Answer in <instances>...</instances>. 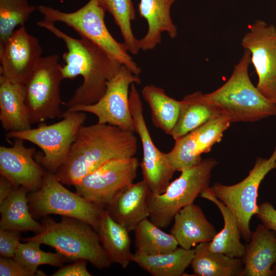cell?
I'll return each instance as SVG.
<instances>
[{
	"instance_id": "obj_1",
	"label": "cell",
	"mask_w": 276,
	"mask_h": 276,
	"mask_svg": "<svg viewBox=\"0 0 276 276\" xmlns=\"http://www.w3.org/2000/svg\"><path fill=\"white\" fill-rule=\"evenodd\" d=\"M137 147L134 132L108 124L83 125L55 175L63 185L75 186L109 160L133 157Z\"/></svg>"
},
{
	"instance_id": "obj_2",
	"label": "cell",
	"mask_w": 276,
	"mask_h": 276,
	"mask_svg": "<svg viewBox=\"0 0 276 276\" xmlns=\"http://www.w3.org/2000/svg\"><path fill=\"white\" fill-rule=\"evenodd\" d=\"M37 25L65 44L67 51L62 55L65 64L61 66L63 79H73L78 76L83 78L82 83L64 105L68 108L97 102L104 95L107 82L122 65L90 40L82 37L73 38L59 29L54 22L43 19Z\"/></svg>"
},
{
	"instance_id": "obj_3",
	"label": "cell",
	"mask_w": 276,
	"mask_h": 276,
	"mask_svg": "<svg viewBox=\"0 0 276 276\" xmlns=\"http://www.w3.org/2000/svg\"><path fill=\"white\" fill-rule=\"evenodd\" d=\"M250 54L244 50L228 80L215 90L204 94L219 115L231 123L255 122L276 116V104L267 100L251 82Z\"/></svg>"
},
{
	"instance_id": "obj_4",
	"label": "cell",
	"mask_w": 276,
	"mask_h": 276,
	"mask_svg": "<svg viewBox=\"0 0 276 276\" xmlns=\"http://www.w3.org/2000/svg\"><path fill=\"white\" fill-rule=\"evenodd\" d=\"M41 223L43 231L21 240L50 246L71 261L85 260L98 269L107 268L112 263L96 230L90 224L67 217L57 222L48 216L43 218Z\"/></svg>"
},
{
	"instance_id": "obj_5",
	"label": "cell",
	"mask_w": 276,
	"mask_h": 276,
	"mask_svg": "<svg viewBox=\"0 0 276 276\" xmlns=\"http://www.w3.org/2000/svg\"><path fill=\"white\" fill-rule=\"evenodd\" d=\"M37 10L45 20L61 22L73 29L80 36L90 40L109 56L139 76L141 68L133 60L123 43L117 41L110 33L105 22L106 11L99 0H89L83 7L73 12H65L45 5Z\"/></svg>"
},
{
	"instance_id": "obj_6",
	"label": "cell",
	"mask_w": 276,
	"mask_h": 276,
	"mask_svg": "<svg viewBox=\"0 0 276 276\" xmlns=\"http://www.w3.org/2000/svg\"><path fill=\"white\" fill-rule=\"evenodd\" d=\"M213 158L202 159L198 164L181 171L162 194L155 195L149 190L147 205L149 218L158 227H168L175 214L209 187L212 172L217 165Z\"/></svg>"
},
{
	"instance_id": "obj_7",
	"label": "cell",
	"mask_w": 276,
	"mask_h": 276,
	"mask_svg": "<svg viewBox=\"0 0 276 276\" xmlns=\"http://www.w3.org/2000/svg\"><path fill=\"white\" fill-rule=\"evenodd\" d=\"M63 185L55 173L45 170L39 189L28 194L34 218L59 215L80 220L96 230L104 207L71 192Z\"/></svg>"
},
{
	"instance_id": "obj_8",
	"label": "cell",
	"mask_w": 276,
	"mask_h": 276,
	"mask_svg": "<svg viewBox=\"0 0 276 276\" xmlns=\"http://www.w3.org/2000/svg\"><path fill=\"white\" fill-rule=\"evenodd\" d=\"M63 119L50 125L20 131H9L7 139L19 138L39 147L43 154H36V160L47 171L56 173L65 162L77 132L86 119L85 112H63Z\"/></svg>"
},
{
	"instance_id": "obj_9",
	"label": "cell",
	"mask_w": 276,
	"mask_h": 276,
	"mask_svg": "<svg viewBox=\"0 0 276 276\" xmlns=\"http://www.w3.org/2000/svg\"><path fill=\"white\" fill-rule=\"evenodd\" d=\"M276 168V146L268 158L258 157L247 176L232 185L215 183L211 190L216 197L222 202L235 217L241 237L246 242L252 233L250 221L258 211L257 199L259 186L266 175Z\"/></svg>"
},
{
	"instance_id": "obj_10",
	"label": "cell",
	"mask_w": 276,
	"mask_h": 276,
	"mask_svg": "<svg viewBox=\"0 0 276 276\" xmlns=\"http://www.w3.org/2000/svg\"><path fill=\"white\" fill-rule=\"evenodd\" d=\"M61 66L57 54L42 57L24 84L25 103L32 124L62 117Z\"/></svg>"
},
{
	"instance_id": "obj_11",
	"label": "cell",
	"mask_w": 276,
	"mask_h": 276,
	"mask_svg": "<svg viewBox=\"0 0 276 276\" xmlns=\"http://www.w3.org/2000/svg\"><path fill=\"white\" fill-rule=\"evenodd\" d=\"M139 76L122 65L116 75L107 84L106 90L96 103L67 108L70 111L90 113L98 123L108 124L134 132V123L129 107V93L132 83L140 84Z\"/></svg>"
},
{
	"instance_id": "obj_12",
	"label": "cell",
	"mask_w": 276,
	"mask_h": 276,
	"mask_svg": "<svg viewBox=\"0 0 276 276\" xmlns=\"http://www.w3.org/2000/svg\"><path fill=\"white\" fill-rule=\"evenodd\" d=\"M140 164L135 157L109 160L74 186L76 192L103 207L133 183Z\"/></svg>"
},
{
	"instance_id": "obj_13",
	"label": "cell",
	"mask_w": 276,
	"mask_h": 276,
	"mask_svg": "<svg viewBox=\"0 0 276 276\" xmlns=\"http://www.w3.org/2000/svg\"><path fill=\"white\" fill-rule=\"evenodd\" d=\"M241 45L250 54L258 78L259 91L276 104V27L256 20L242 38Z\"/></svg>"
},
{
	"instance_id": "obj_14",
	"label": "cell",
	"mask_w": 276,
	"mask_h": 276,
	"mask_svg": "<svg viewBox=\"0 0 276 276\" xmlns=\"http://www.w3.org/2000/svg\"><path fill=\"white\" fill-rule=\"evenodd\" d=\"M129 107L137 133L141 141L143 157L141 164L143 179L149 191L155 195L163 193L171 182L175 172L168 158L153 142L143 113V104L135 85L130 86Z\"/></svg>"
},
{
	"instance_id": "obj_15",
	"label": "cell",
	"mask_w": 276,
	"mask_h": 276,
	"mask_svg": "<svg viewBox=\"0 0 276 276\" xmlns=\"http://www.w3.org/2000/svg\"><path fill=\"white\" fill-rule=\"evenodd\" d=\"M42 52L39 39L29 34L25 26L20 27L0 47V76L13 83L24 85Z\"/></svg>"
},
{
	"instance_id": "obj_16",
	"label": "cell",
	"mask_w": 276,
	"mask_h": 276,
	"mask_svg": "<svg viewBox=\"0 0 276 276\" xmlns=\"http://www.w3.org/2000/svg\"><path fill=\"white\" fill-rule=\"evenodd\" d=\"M14 139L12 146L0 147L1 175L29 193L36 191L41 185L45 170L35 160L34 148L26 147L21 139Z\"/></svg>"
},
{
	"instance_id": "obj_17",
	"label": "cell",
	"mask_w": 276,
	"mask_h": 276,
	"mask_svg": "<svg viewBox=\"0 0 276 276\" xmlns=\"http://www.w3.org/2000/svg\"><path fill=\"white\" fill-rule=\"evenodd\" d=\"M176 0H140L138 11L148 24L146 35L138 40L140 50H153L162 42V34L167 32L171 39L177 35V28L171 18V8Z\"/></svg>"
},
{
	"instance_id": "obj_18",
	"label": "cell",
	"mask_w": 276,
	"mask_h": 276,
	"mask_svg": "<svg viewBox=\"0 0 276 276\" xmlns=\"http://www.w3.org/2000/svg\"><path fill=\"white\" fill-rule=\"evenodd\" d=\"M248 242L242 258L244 266L241 276H271L276 263L275 232L259 224Z\"/></svg>"
},
{
	"instance_id": "obj_19",
	"label": "cell",
	"mask_w": 276,
	"mask_h": 276,
	"mask_svg": "<svg viewBox=\"0 0 276 276\" xmlns=\"http://www.w3.org/2000/svg\"><path fill=\"white\" fill-rule=\"evenodd\" d=\"M173 219L170 233L178 245L187 249L202 242H211L217 233L201 208L194 203L180 210Z\"/></svg>"
},
{
	"instance_id": "obj_20",
	"label": "cell",
	"mask_w": 276,
	"mask_h": 276,
	"mask_svg": "<svg viewBox=\"0 0 276 276\" xmlns=\"http://www.w3.org/2000/svg\"><path fill=\"white\" fill-rule=\"evenodd\" d=\"M149 188L144 180L133 183L118 195L106 209L111 217L129 232L149 217Z\"/></svg>"
},
{
	"instance_id": "obj_21",
	"label": "cell",
	"mask_w": 276,
	"mask_h": 276,
	"mask_svg": "<svg viewBox=\"0 0 276 276\" xmlns=\"http://www.w3.org/2000/svg\"><path fill=\"white\" fill-rule=\"evenodd\" d=\"M0 121L8 132L31 128L25 103L24 85L13 83L0 76Z\"/></svg>"
},
{
	"instance_id": "obj_22",
	"label": "cell",
	"mask_w": 276,
	"mask_h": 276,
	"mask_svg": "<svg viewBox=\"0 0 276 276\" xmlns=\"http://www.w3.org/2000/svg\"><path fill=\"white\" fill-rule=\"evenodd\" d=\"M100 243L111 262L126 268L131 261L129 232L116 221L105 209L96 229Z\"/></svg>"
},
{
	"instance_id": "obj_23",
	"label": "cell",
	"mask_w": 276,
	"mask_h": 276,
	"mask_svg": "<svg viewBox=\"0 0 276 276\" xmlns=\"http://www.w3.org/2000/svg\"><path fill=\"white\" fill-rule=\"evenodd\" d=\"M28 191L16 187L11 194L0 204V228L19 232L43 231L44 226L36 221L31 213Z\"/></svg>"
},
{
	"instance_id": "obj_24",
	"label": "cell",
	"mask_w": 276,
	"mask_h": 276,
	"mask_svg": "<svg viewBox=\"0 0 276 276\" xmlns=\"http://www.w3.org/2000/svg\"><path fill=\"white\" fill-rule=\"evenodd\" d=\"M200 196L213 202L219 209L223 219V227L209 242L210 249L232 258L242 259L245 245L241 242V233L234 216L228 208L216 197L210 186L203 190Z\"/></svg>"
},
{
	"instance_id": "obj_25",
	"label": "cell",
	"mask_w": 276,
	"mask_h": 276,
	"mask_svg": "<svg viewBox=\"0 0 276 276\" xmlns=\"http://www.w3.org/2000/svg\"><path fill=\"white\" fill-rule=\"evenodd\" d=\"M194 248L187 249L177 247L167 253L145 255L135 252L131 261L153 276H180L191 264Z\"/></svg>"
},
{
	"instance_id": "obj_26",
	"label": "cell",
	"mask_w": 276,
	"mask_h": 276,
	"mask_svg": "<svg viewBox=\"0 0 276 276\" xmlns=\"http://www.w3.org/2000/svg\"><path fill=\"white\" fill-rule=\"evenodd\" d=\"M209 242L197 244L191 263L194 275L198 276H241L244 263L242 259L232 258L214 252Z\"/></svg>"
},
{
	"instance_id": "obj_27",
	"label": "cell",
	"mask_w": 276,
	"mask_h": 276,
	"mask_svg": "<svg viewBox=\"0 0 276 276\" xmlns=\"http://www.w3.org/2000/svg\"><path fill=\"white\" fill-rule=\"evenodd\" d=\"M179 115L171 134L175 140L197 129L219 115L200 91L189 94L181 100Z\"/></svg>"
},
{
	"instance_id": "obj_28",
	"label": "cell",
	"mask_w": 276,
	"mask_h": 276,
	"mask_svg": "<svg viewBox=\"0 0 276 276\" xmlns=\"http://www.w3.org/2000/svg\"><path fill=\"white\" fill-rule=\"evenodd\" d=\"M141 94L151 109L153 124L171 135L178 119L181 100L169 96L163 88L153 84L145 86Z\"/></svg>"
},
{
	"instance_id": "obj_29",
	"label": "cell",
	"mask_w": 276,
	"mask_h": 276,
	"mask_svg": "<svg viewBox=\"0 0 276 276\" xmlns=\"http://www.w3.org/2000/svg\"><path fill=\"white\" fill-rule=\"evenodd\" d=\"M136 252L145 255H158L169 252L178 247V242L170 233L164 232L148 218L135 226Z\"/></svg>"
},
{
	"instance_id": "obj_30",
	"label": "cell",
	"mask_w": 276,
	"mask_h": 276,
	"mask_svg": "<svg viewBox=\"0 0 276 276\" xmlns=\"http://www.w3.org/2000/svg\"><path fill=\"white\" fill-rule=\"evenodd\" d=\"M101 6L113 17L120 29L128 52L136 55L140 51L131 29V21L135 18V11L132 0H99Z\"/></svg>"
},
{
	"instance_id": "obj_31",
	"label": "cell",
	"mask_w": 276,
	"mask_h": 276,
	"mask_svg": "<svg viewBox=\"0 0 276 276\" xmlns=\"http://www.w3.org/2000/svg\"><path fill=\"white\" fill-rule=\"evenodd\" d=\"M36 10L37 7L30 5L28 0H0V47Z\"/></svg>"
},
{
	"instance_id": "obj_32",
	"label": "cell",
	"mask_w": 276,
	"mask_h": 276,
	"mask_svg": "<svg viewBox=\"0 0 276 276\" xmlns=\"http://www.w3.org/2000/svg\"><path fill=\"white\" fill-rule=\"evenodd\" d=\"M26 242L19 243L13 258L35 275H46L38 269L39 266L49 265L61 267L66 261L70 260L57 251L53 253L42 250L40 247L41 244L38 242L29 241Z\"/></svg>"
},
{
	"instance_id": "obj_33",
	"label": "cell",
	"mask_w": 276,
	"mask_h": 276,
	"mask_svg": "<svg viewBox=\"0 0 276 276\" xmlns=\"http://www.w3.org/2000/svg\"><path fill=\"white\" fill-rule=\"evenodd\" d=\"M230 124L226 118L218 115L194 130L198 155L201 156L203 153L209 152L215 144L221 142L224 132Z\"/></svg>"
},
{
	"instance_id": "obj_34",
	"label": "cell",
	"mask_w": 276,
	"mask_h": 276,
	"mask_svg": "<svg viewBox=\"0 0 276 276\" xmlns=\"http://www.w3.org/2000/svg\"><path fill=\"white\" fill-rule=\"evenodd\" d=\"M167 155L175 172L199 163L202 159L196 152L194 130L175 140L173 148Z\"/></svg>"
},
{
	"instance_id": "obj_35",
	"label": "cell",
	"mask_w": 276,
	"mask_h": 276,
	"mask_svg": "<svg viewBox=\"0 0 276 276\" xmlns=\"http://www.w3.org/2000/svg\"><path fill=\"white\" fill-rule=\"evenodd\" d=\"M21 239V232L0 228V255L13 258Z\"/></svg>"
},
{
	"instance_id": "obj_36",
	"label": "cell",
	"mask_w": 276,
	"mask_h": 276,
	"mask_svg": "<svg viewBox=\"0 0 276 276\" xmlns=\"http://www.w3.org/2000/svg\"><path fill=\"white\" fill-rule=\"evenodd\" d=\"M1 276H34L28 268L12 258H0Z\"/></svg>"
},
{
	"instance_id": "obj_37",
	"label": "cell",
	"mask_w": 276,
	"mask_h": 276,
	"mask_svg": "<svg viewBox=\"0 0 276 276\" xmlns=\"http://www.w3.org/2000/svg\"><path fill=\"white\" fill-rule=\"evenodd\" d=\"M256 216L262 223L276 233V209L268 202H264L258 206Z\"/></svg>"
},
{
	"instance_id": "obj_38",
	"label": "cell",
	"mask_w": 276,
	"mask_h": 276,
	"mask_svg": "<svg viewBox=\"0 0 276 276\" xmlns=\"http://www.w3.org/2000/svg\"><path fill=\"white\" fill-rule=\"evenodd\" d=\"M87 261L79 260L76 262L62 266L54 272L53 276H91L86 268Z\"/></svg>"
},
{
	"instance_id": "obj_39",
	"label": "cell",
	"mask_w": 276,
	"mask_h": 276,
	"mask_svg": "<svg viewBox=\"0 0 276 276\" xmlns=\"http://www.w3.org/2000/svg\"><path fill=\"white\" fill-rule=\"evenodd\" d=\"M15 186L9 180L5 177H0V204H2L13 192Z\"/></svg>"
},
{
	"instance_id": "obj_40",
	"label": "cell",
	"mask_w": 276,
	"mask_h": 276,
	"mask_svg": "<svg viewBox=\"0 0 276 276\" xmlns=\"http://www.w3.org/2000/svg\"><path fill=\"white\" fill-rule=\"evenodd\" d=\"M271 275L276 276V263L274 264L272 268Z\"/></svg>"
}]
</instances>
